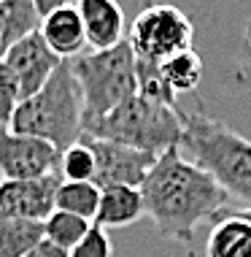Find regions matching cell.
I'll return each instance as SVG.
<instances>
[{"label":"cell","mask_w":251,"mask_h":257,"mask_svg":"<svg viewBox=\"0 0 251 257\" xmlns=\"http://www.w3.org/2000/svg\"><path fill=\"white\" fill-rule=\"evenodd\" d=\"M238 211H240V214H243V217H246V219L251 222V208H238Z\"/></svg>","instance_id":"cell-25"},{"label":"cell","mask_w":251,"mask_h":257,"mask_svg":"<svg viewBox=\"0 0 251 257\" xmlns=\"http://www.w3.org/2000/svg\"><path fill=\"white\" fill-rule=\"evenodd\" d=\"M0 62L14 73V79L19 84V95H22V100H27L52 79V73L60 68L62 60L46 46L41 33H33V36L22 38L19 44H14L0 57Z\"/></svg>","instance_id":"cell-10"},{"label":"cell","mask_w":251,"mask_h":257,"mask_svg":"<svg viewBox=\"0 0 251 257\" xmlns=\"http://www.w3.org/2000/svg\"><path fill=\"white\" fill-rule=\"evenodd\" d=\"M127 44L132 46L138 60L162 62L167 57L186 49H194V25L181 9L170 3L146 6L132 19L127 30Z\"/></svg>","instance_id":"cell-6"},{"label":"cell","mask_w":251,"mask_h":257,"mask_svg":"<svg viewBox=\"0 0 251 257\" xmlns=\"http://www.w3.org/2000/svg\"><path fill=\"white\" fill-rule=\"evenodd\" d=\"M60 149L41 138L14 133V130L0 133V176L11 182L54 173L60 168Z\"/></svg>","instance_id":"cell-8"},{"label":"cell","mask_w":251,"mask_h":257,"mask_svg":"<svg viewBox=\"0 0 251 257\" xmlns=\"http://www.w3.org/2000/svg\"><path fill=\"white\" fill-rule=\"evenodd\" d=\"M9 130L49 141L60 152L79 141L84 133V95L71 60H62L36 95L19 103Z\"/></svg>","instance_id":"cell-3"},{"label":"cell","mask_w":251,"mask_h":257,"mask_svg":"<svg viewBox=\"0 0 251 257\" xmlns=\"http://www.w3.org/2000/svg\"><path fill=\"white\" fill-rule=\"evenodd\" d=\"M246 41L251 44V19H248V25H246Z\"/></svg>","instance_id":"cell-26"},{"label":"cell","mask_w":251,"mask_h":257,"mask_svg":"<svg viewBox=\"0 0 251 257\" xmlns=\"http://www.w3.org/2000/svg\"><path fill=\"white\" fill-rule=\"evenodd\" d=\"M68 257H114V244H111L108 233L103 227L92 225L89 233L71 249Z\"/></svg>","instance_id":"cell-22"},{"label":"cell","mask_w":251,"mask_h":257,"mask_svg":"<svg viewBox=\"0 0 251 257\" xmlns=\"http://www.w3.org/2000/svg\"><path fill=\"white\" fill-rule=\"evenodd\" d=\"M146 217L162 238L189 244L203 222H216L227 214L229 195L211 173L184 157L173 147L157 157L154 168L141 184Z\"/></svg>","instance_id":"cell-1"},{"label":"cell","mask_w":251,"mask_h":257,"mask_svg":"<svg viewBox=\"0 0 251 257\" xmlns=\"http://www.w3.org/2000/svg\"><path fill=\"white\" fill-rule=\"evenodd\" d=\"M95 171H97V160L95 152L84 138L68 147L60 155V176L62 182H95Z\"/></svg>","instance_id":"cell-20"},{"label":"cell","mask_w":251,"mask_h":257,"mask_svg":"<svg viewBox=\"0 0 251 257\" xmlns=\"http://www.w3.org/2000/svg\"><path fill=\"white\" fill-rule=\"evenodd\" d=\"M38 33H41V38L46 41V46L57 54L60 60H76L79 54H84V49H87V33H84L81 14L76 6L57 9V11L49 14V17H44Z\"/></svg>","instance_id":"cell-12"},{"label":"cell","mask_w":251,"mask_h":257,"mask_svg":"<svg viewBox=\"0 0 251 257\" xmlns=\"http://www.w3.org/2000/svg\"><path fill=\"white\" fill-rule=\"evenodd\" d=\"M62 176L57 171L46 173L38 179H22V182H11L3 179L0 182V222L6 219H41L54 211V200H57V187Z\"/></svg>","instance_id":"cell-9"},{"label":"cell","mask_w":251,"mask_h":257,"mask_svg":"<svg viewBox=\"0 0 251 257\" xmlns=\"http://www.w3.org/2000/svg\"><path fill=\"white\" fill-rule=\"evenodd\" d=\"M71 65L84 95V124L138 95V57L127 38L103 52H84L71 60Z\"/></svg>","instance_id":"cell-5"},{"label":"cell","mask_w":251,"mask_h":257,"mask_svg":"<svg viewBox=\"0 0 251 257\" xmlns=\"http://www.w3.org/2000/svg\"><path fill=\"white\" fill-rule=\"evenodd\" d=\"M159 73H162L165 84L170 87V92L178 98V95L194 92L200 87V81H203V60H200V54L194 49H186L159 62Z\"/></svg>","instance_id":"cell-16"},{"label":"cell","mask_w":251,"mask_h":257,"mask_svg":"<svg viewBox=\"0 0 251 257\" xmlns=\"http://www.w3.org/2000/svg\"><path fill=\"white\" fill-rule=\"evenodd\" d=\"M146 214L141 187H106L100 190V206L92 225L111 230V227H127Z\"/></svg>","instance_id":"cell-13"},{"label":"cell","mask_w":251,"mask_h":257,"mask_svg":"<svg viewBox=\"0 0 251 257\" xmlns=\"http://www.w3.org/2000/svg\"><path fill=\"white\" fill-rule=\"evenodd\" d=\"M205 257H251V222L240 211H227L213 222Z\"/></svg>","instance_id":"cell-14"},{"label":"cell","mask_w":251,"mask_h":257,"mask_svg":"<svg viewBox=\"0 0 251 257\" xmlns=\"http://www.w3.org/2000/svg\"><path fill=\"white\" fill-rule=\"evenodd\" d=\"M76 9L84 22L87 46H92L95 52L111 49L127 38L124 11L116 0H76Z\"/></svg>","instance_id":"cell-11"},{"label":"cell","mask_w":251,"mask_h":257,"mask_svg":"<svg viewBox=\"0 0 251 257\" xmlns=\"http://www.w3.org/2000/svg\"><path fill=\"white\" fill-rule=\"evenodd\" d=\"M44 238L41 219H6L0 222V257H25Z\"/></svg>","instance_id":"cell-17"},{"label":"cell","mask_w":251,"mask_h":257,"mask_svg":"<svg viewBox=\"0 0 251 257\" xmlns=\"http://www.w3.org/2000/svg\"><path fill=\"white\" fill-rule=\"evenodd\" d=\"M54 206L60 211L76 214V217L92 222L97 214V206H100V187L95 182H60Z\"/></svg>","instance_id":"cell-18"},{"label":"cell","mask_w":251,"mask_h":257,"mask_svg":"<svg viewBox=\"0 0 251 257\" xmlns=\"http://www.w3.org/2000/svg\"><path fill=\"white\" fill-rule=\"evenodd\" d=\"M33 6H36L38 17L44 19V17H49L52 11H57V9H68V6H73V0H33Z\"/></svg>","instance_id":"cell-24"},{"label":"cell","mask_w":251,"mask_h":257,"mask_svg":"<svg viewBox=\"0 0 251 257\" xmlns=\"http://www.w3.org/2000/svg\"><path fill=\"white\" fill-rule=\"evenodd\" d=\"M25 257H68V252H65V249H60L57 244H52V241L44 238L30 254H25Z\"/></svg>","instance_id":"cell-23"},{"label":"cell","mask_w":251,"mask_h":257,"mask_svg":"<svg viewBox=\"0 0 251 257\" xmlns=\"http://www.w3.org/2000/svg\"><path fill=\"white\" fill-rule=\"evenodd\" d=\"M89 227H92L89 219L54 208V211L46 217V222H44V235H46V241L57 244L60 249H65V252L71 254V249L89 233Z\"/></svg>","instance_id":"cell-19"},{"label":"cell","mask_w":251,"mask_h":257,"mask_svg":"<svg viewBox=\"0 0 251 257\" xmlns=\"http://www.w3.org/2000/svg\"><path fill=\"white\" fill-rule=\"evenodd\" d=\"M22 95H19V84L14 79V73L0 62V133L11 127V119L17 114Z\"/></svg>","instance_id":"cell-21"},{"label":"cell","mask_w":251,"mask_h":257,"mask_svg":"<svg viewBox=\"0 0 251 257\" xmlns=\"http://www.w3.org/2000/svg\"><path fill=\"white\" fill-rule=\"evenodd\" d=\"M81 138L95 152V160H97L95 184L100 190H106V187H141L159 157L154 152L122 147V144L103 141V138H92V136H81Z\"/></svg>","instance_id":"cell-7"},{"label":"cell","mask_w":251,"mask_h":257,"mask_svg":"<svg viewBox=\"0 0 251 257\" xmlns=\"http://www.w3.org/2000/svg\"><path fill=\"white\" fill-rule=\"evenodd\" d=\"M41 17L33 0H0V57L22 38L38 33Z\"/></svg>","instance_id":"cell-15"},{"label":"cell","mask_w":251,"mask_h":257,"mask_svg":"<svg viewBox=\"0 0 251 257\" xmlns=\"http://www.w3.org/2000/svg\"><path fill=\"white\" fill-rule=\"evenodd\" d=\"M81 136L162 155L173 147H181V138H184L181 106H167L138 92L122 106H116L111 114L84 124Z\"/></svg>","instance_id":"cell-4"},{"label":"cell","mask_w":251,"mask_h":257,"mask_svg":"<svg viewBox=\"0 0 251 257\" xmlns=\"http://www.w3.org/2000/svg\"><path fill=\"white\" fill-rule=\"evenodd\" d=\"M181 152L211 173L229 198H238L243 208H251V141L203 111H181Z\"/></svg>","instance_id":"cell-2"}]
</instances>
